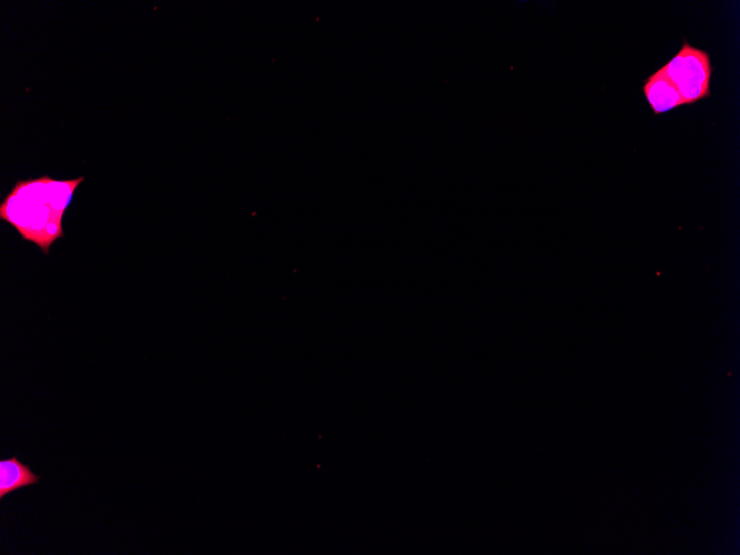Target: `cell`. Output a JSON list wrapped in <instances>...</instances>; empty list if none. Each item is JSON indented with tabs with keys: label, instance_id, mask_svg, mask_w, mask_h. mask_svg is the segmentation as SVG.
<instances>
[{
	"label": "cell",
	"instance_id": "cell-1",
	"mask_svg": "<svg viewBox=\"0 0 740 555\" xmlns=\"http://www.w3.org/2000/svg\"><path fill=\"white\" fill-rule=\"evenodd\" d=\"M49 176L19 181L0 205V217L18 229L24 240L37 244L44 254L63 236L62 218L54 212Z\"/></svg>",
	"mask_w": 740,
	"mask_h": 555
},
{
	"label": "cell",
	"instance_id": "cell-2",
	"mask_svg": "<svg viewBox=\"0 0 740 555\" xmlns=\"http://www.w3.org/2000/svg\"><path fill=\"white\" fill-rule=\"evenodd\" d=\"M658 71L677 88L684 104H692L710 95L712 68L709 54L687 41Z\"/></svg>",
	"mask_w": 740,
	"mask_h": 555
},
{
	"label": "cell",
	"instance_id": "cell-3",
	"mask_svg": "<svg viewBox=\"0 0 740 555\" xmlns=\"http://www.w3.org/2000/svg\"><path fill=\"white\" fill-rule=\"evenodd\" d=\"M643 91L655 115L684 104L677 88L658 70L645 80Z\"/></svg>",
	"mask_w": 740,
	"mask_h": 555
},
{
	"label": "cell",
	"instance_id": "cell-4",
	"mask_svg": "<svg viewBox=\"0 0 740 555\" xmlns=\"http://www.w3.org/2000/svg\"><path fill=\"white\" fill-rule=\"evenodd\" d=\"M40 477L32 470L19 461L14 455L0 461V499L6 495L39 483Z\"/></svg>",
	"mask_w": 740,
	"mask_h": 555
}]
</instances>
